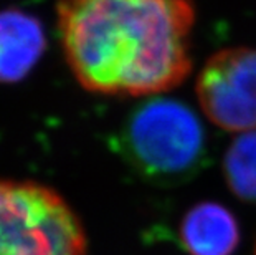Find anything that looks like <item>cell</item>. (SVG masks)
Wrapping results in <instances>:
<instances>
[{"label": "cell", "instance_id": "1", "mask_svg": "<svg viewBox=\"0 0 256 255\" xmlns=\"http://www.w3.org/2000/svg\"><path fill=\"white\" fill-rule=\"evenodd\" d=\"M56 19L68 67L91 93L162 95L192 72V0H60Z\"/></svg>", "mask_w": 256, "mask_h": 255}, {"label": "cell", "instance_id": "2", "mask_svg": "<svg viewBox=\"0 0 256 255\" xmlns=\"http://www.w3.org/2000/svg\"><path fill=\"white\" fill-rule=\"evenodd\" d=\"M119 153L149 182L180 184L205 164V131L184 103L152 100L129 118L119 139Z\"/></svg>", "mask_w": 256, "mask_h": 255}, {"label": "cell", "instance_id": "3", "mask_svg": "<svg viewBox=\"0 0 256 255\" xmlns=\"http://www.w3.org/2000/svg\"><path fill=\"white\" fill-rule=\"evenodd\" d=\"M80 217L56 191L0 179V255H86Z\"/></svg>", "mask_w": 256, "mask_h": 255}, {"label": "cell", "instance_id": "4", "mask_svg": "<svg viewBox=\"0 0 256 255\" xmlns=\"http://www.w3.org/2000/svg\"><path fill=\"white\" fill-rule=\"evenodd\" d=\"M197 98L206 118L232 133L256 129V48L214 53L197 78Z\"/></svg>", "mask_w": 256, "mask_h": 255}, {"label": "cell", "instance_id": "5", "mask_svg": "<svg viewBox=\"0 0 256 255\" xmlns=\"http://www.w3.org/2000/svg\"><path fill=\"white\" fill-rule=\"evenodd\" d=\"M46 48L45 29L18 9L0 12V83H18L40 62Z\"/></svg>", "mask_w": 256, "mask_h": 255}, {"label": "cell", "instance_id": "6", "mask_svg": "<svg viewBox=\"0 0 256 255\" xmlns=\"http://www.w3.org/2000/svg\"><path fill=\"white\" fill-rule=\"evenodd\" d=\"M180 243L190 255H233L240 243L238 222L223 205L200 202L184 215Z\"/></svg>", "mask_w": 256, "mask_h": 255}, {"label": "cell", "instance_id": "7", "mask_svg": "<svg viewBox=\"0 0 256 255\" xmlns=\"http://www.w3.org/2000/svg\"><path fill=\"white\" fill-rule=\"evenodd\" d=\"M228 187L244 202L256 204V129L240 134L223 157Z\"/></svg>", "mask_w": 256, "mask_h": 255}, {"label": "cell", "instance_id": "8", "mask_svg": "<svg viewBox=\"0 0 256 255\" xmlns=\"http://www.w3.org/2000/svg\"><path fill=\"white\" fill-rule=\"evenodd\" d=\"M254 255H256V250H254Z\"/></svg>", "mask_w": 256, "mask_h": 255}]
</instances>
